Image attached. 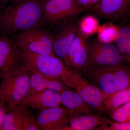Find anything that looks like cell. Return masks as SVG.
Here are the masks:
<instances>
[{
  "label": "cell",
  "instance_id": "6da1fadb",
  "mask_svg": "<svg viewBox=\"0 0 130 130\" xmlns=\"http://www.w3.org/2000/svg\"><path fill=\"white\" fill-rule=\"evenodd\" d=\"M44 0H17L0 11V31L4 36L38 27L43 23Z\"/></svg>",
  "mask_w": 130,
  "mask_h": 130
},
{
  "label": "cell",
  "instance_id": "7a4b0ae2",
  "mask_svg": "<svg viewBox=\"0 0 130 130\" xmlns=\"http://www.w3.org/2000/svg\"><path fill=\"white\" fill-rule=\"evenodd\" d=\"M102 93L103 101L130 86V70L121 65L88 68L81 73Z\"/></svg>",
  "mask_w": 130,
  "mask_h": 130
},
{
  "label": "cell",
  "instance_id": "3957f363",
  "mask_svg": "<svg viewBox=\"0 0 130 130\" xmlns=\"http://www.w3.org/2000/svg\"><path fill=\"white\" fill-rule=\"evenodd\" d=\"M29 72L23 66L13 74L2 78L0 101L8 109L17 107L28 95L30 87Z\"/></svg>",
  "mask_w": 130,
  "mask_h": 130
},
{
  "label": "cell",
  "instance_id": "277c9868",
  "mask_svg": "<svg viewBox=\"0 0 130 130\" xmlns=\"http://www.w3.org/2000/svg\"><path fill=\"white\" fill-rule=\"evenodd\" d=\"M61 77L68 87L75 89L76 92L94 110L99 113L105 111L101 91L80 73L66 66Z\"/></svg>",
  "mask_w": 130,
  "mask_h": 130
},
{
  "label": "cell",
  "instance_id": "5b68a950",
  "mask_svg": "<svg viewBox=\"0 0 130 130\" xmlns=\"http://www.w3.org/2000/svg\"><path fill=\"white\" fill-rule=\"evenodd\" d=\"M13 36V40L20 49L34 53L55 56L53 50L54 37L47 31L36 27Z\"/></svg>",
  "mask_w": 130,
  "mask_h": 130
},
{
  "label": "cell",
  "instance_id": "8992f818",
  "mask_svg": "<svg viewBox=\"0 0 130 130\" xmlns=\"http://www.w3.org/2000/svg\"><path fill=\"white\" fill-rule=\"evenodd\" d=\"M19 53L21 64L26 70L61 77L66 69L63 61L56 56L34 53L19 48Z\"/></svg>",
  "mask_w": 130,
  "mask_h": 130
},
{
  "label": "cell",
  "instance_id": "52a82bcc",
  "mask_svg": "<svg viewBox=\"0 0 130 130\" xmlns=\"http://www.w3.org/2000/svg\"><path fill=\"white\" fill-rule=\"evenodd\" d=\"M85 11L75 0H44L43 22L59 24L71 20Z\"/></svg>",
  "mask_w": 130,
  "mask_h": 130
},
{
  "label": "cell",
  "instance_id": "ba28073f",
  "mask_svg": "<svg viewBox=\"0 0 130 130\" xmlns=\"http://www.w3.org/2000/svg\"><path fill=\"white\" fill-rule=\"evenodd\" d=\"M89 59L85 70L97 67L118 66L124 60L125 57L111 43L95 42L89 44Z\"/></svg>",
  "mask_w": 130,
  "mask_h": 130
},
{
  "label": "cell",
  "instance_id": "9c48e42d",
  "mask_svg": "<svg viewBox=\"0 0 130 130\" xmlns=\"http://www.w3.org/2000/svg\"><path fill=\"white\" fill-rule=\"evenodd\" d=\"M22 67L15 42L3 35L0 38V76L2 78L8 76Z\"/></svg>",
  "mask_w": 130,
  "mask_h": 130
},
{
  "label": "cell",
  "instance_id": "30bf717a",
  "mask_svg": "<svg viewBox=\"0 0 130 130\" xmlns=\"http://www.w3.org/2000/svg\"><path fill=\"white\" fill-rule=\"evenodd\" d=\"M64 106H58L42 110L36 118L41 130H64L69 120L76 116Z\"/></svg>",
  "mask_w": 130,
  "mask_h": 130
},
{
  "label": "cell",
  "instance_id": "8fae6325",
  "mask_svg": "<svg viewBox=\"0 0 130 130\" xmlns=\"http://www.w3.org/2000/svg\"><path fill=\"white\" fill-rule=\"evenodd\" d=\"M89 59V44L79 31L70 46L63 61L66 66L71 67L80 73L86 69Z\"/></svg>",
  "mask_w": 130,
  "mask_h": 130
},
{
  "label": "cell",
  "instance_id": "7c38bea8",
  "mask_svg": "<svg viewBox=\"0 0 130 130\" xmlns=\"http://www.w3.org/2000/svg\"><path fill=\"white\" fill-rule=\"evenodd\" d=\"M28 71L29 72L30 78L29 90L27 96L45 90L55 91L61 93L69 89L61 77H54L36 71Z\"/></svg>",
  "mask_w": 130,
  "mask_h": 130
},
{
  "label": "cell",
  "instance_id": "4fadbf2b",
  "mask_svg": "<svg viewBox=\"0 0 130 130\" xmlns=\"http://www.w3.org/2000/svg\"><path fill=\"white\" fill-rule=\"evenodd\" d=\"M21 104L42 111L60 106L62 105V99L60 93L47 89L27 96Z\"/></svg>",
  "mask_w": 130,
  "mask_h": 130
},
{
  "label": "cell",
  "instance_id": "5bb4252c",
  "mask_svg": "<svg viewBox=\"0 0 130 130\" xmlns=\"http://www.w3.org/2000/svg\"><path fill=\"white\" fill-rule=\"evenodd\" d=\"M79 31L78 24L71 22L54 37L53 50L55 56L63 61Z\"/></svg>",
  "mask_w": 130,
  "mask_h": 130
},
{
  "label": "cell",
  "instance_id": "9a60e30c",
  "mask_svg": "<svg viewBox=\"0 0 130 130\" xmlns=\"http://www.w3.org/2000/svg\"><path fill=\"white\" fill-rule=\"evenodd\" d=\"M130 5V0H100L91 9L102 17L113 18L123 14Z\"/></svg>",
  "mask_w": 130,
  "mask_h": 130
},
{
  "label": "cell",
  "instance_id": "2e32d148",
  "mask_svg": "<svg viewBox=\"0 0 130 130\" xmlns=\"http://www.w3.org/2000/svg\"><path fill=\"white\" fill-rule=\"evenodd\" d=\"M29 108L21 104L15 108L8 109L1 130H24L25 123L31 113Z\"/></svg>",
  "mask_w": 130,
  "mask_h": 130
},
{
  "label": "cell",
  "instance_id": "e0dca14e",
  "mask_svg": "<svg viewBox=\"0 0 130 130\" xmlns=\"http://www.w3.org/2000/svg\"><path fill=\"white\" fill-rule=\"evenodd\" d=\"M109 119V118L93 113L78 115L70 119L64 130H93Z\"/></svg>",
  "mask_w": 130,
  "mask_h": 130
},
{
  "label": "cell",
  "instance_id": "ac0fdd59",
  "mask_svg": "<svg viewBox=\"0 0 130 130\" xmlns=\"http://www.w3.org/2000/svg\"><path fill=\"white\" fill-rule=\"evenodd\" d=\"M60 94L62 105L76 115L93 113L94 109L76 92L68 89Z\"/></svg>",
  "mask_w": 130,
  "mask_h": 130
},
{
  "label": "cell",
  "instance_id": "d6986e66",
  "mask_svg": "<svg viewBox=\"0 0 130 130\" xmlns=\"http://www.w3.org/2000/svg\"><path fill=\"white\" fill-rule=\"evenodd\" d=\"M130 101V86L114 93L104 101L105 110L110 111Z\"/></svg>",
  "mask_w": 130,
  "mask_h": 130
},
{
  "label": "cell",
  "instance_id": "ffe728a7",
  "mask_svg": "<svg viewBox=\"0 0 130 130\" xmlns=\"http://www.w3.org/2000/svg\"><path fill=\"white\" fill-rule=\"evenodd\" d=\"M116 46L126 59L130 58V28L123 27L119 29L116 41Z\"/></svg>",
  "mask_w": 130,
  "mask_h": 130
},
{
  "label": "cell",
  "instance_id": "44dd1931",
  "mask_svg": "<svg viewBox=\"0 0 130 130\" xmlns=\"http://www.w3.org/2000/svg\"><path fill=\"white\" fill-rule=\"evenodd\" d=\"M119 29L113 24L107 23L99 26L97 33L98 41L103 43H111L115 41Z\"/></svg>",
  "mask_w": 130,
  "mask_h": 130
},
{
  "label": "cell",
  "instance_id": "7402d4cb",
  "mask_svg": "<svg viewBox=\"0 0 130 130\" xmlns=\"http://www.w3.org/2000/svg\"><path fill=\"white\" fill-rule=\"evenodd\" d=\"M78 26L79 31L86 38L97 32L100 26L98 20L91 15L86 16L82 19Z\"/></svg>",
  "mask_w": 130,
  "mask_h": 130
},
{
  "label": "cell",
  "instance_id": "603a6c76",
  "mask_svg": "<svg viewBox=\"0 0 130 130\" xmlns=\"http://www.w3.org/2000/svg\"><path fill=\"white\" fill-rule=\"evenodd\" d=\"M109 111L111 118L114 121L119 122L130 121V101Z\"/></svg>",
  "mask_w": 130,
  "mask_h": 130
},
{
  "label": "cell",
  "instance_id": "cb8c5ba5",
  "mask_svg": "<svg viewBox=\"0 0 130 130\" xmlns=\"http://www.w3.org/2000/svg\"><path fill=\"white\" fill-rule=\"evenodd\" d=\"M96 130H130V121L119 122L109 119L102 125L94 128Z\"/></svg>",
  "mask_w": 130,
  "mask_h": 130
},
{
  "label": "cell",
  "instance_id": "d4e9b609",
  "mask_svg": "<svg viewBox=\"0 0 130 130\" xmlns=\"http://www.w3.org/2000/svg\"><path fill=\"white\" fill-rule=\"evenodd\" d=\"M100 0H76L77 3L85 11L91 9L97 4Z\"/></svg>",
  "mask_w": 130,
  "mask_h": 130
},
{
  "label": "cell",
  "instance_id": "484cf974",
  "mask_svg": "<svg viewBox=\"0 0 130 130\" xmlns=\"http://www.w3.org/2000/svg\"><path fill=\"white\" fill-rule=\"evenodd\" d=\"M8 110V108L6 105L0 101V130L2 126L4 117Z\"/></svg>",
  "mask_w": 130,
  "mask_h": 130
},
{
  "label": "cell",
  "instance_id": "4316f807",
  "mask_svg": "<svg viewBox=\"0 0 130 130\" xmlns=\"http://www.w3.org/2000/svg\"><path fill=\"white\" fill-rule=\"evenodd\" d=\"M17 0H0V11L4 9L9 3L16 1Z\"/></svg>",
  "mask_w": 130,
  "mask_h": 130
},
{
  "label": "cell",
  "instance_id": "83f0119b",
  "mask_svg": "<svg viewBox=\"0 0 130 130\" xmlns=\"http://www.w3.org/2000/svg\"><path fill=\"white\" fill-rule=\"evenodd\" d=\"M127 59L128 60V62H129L130 63V58H128V59Z\"/></svg>",
  "mask_w": 130,
  "mask_h": 130
},
{
  "label": "cell",
  "instance_id": "f1b7e54d",
  "mask_svg": "<svg viewBox=\"0 0 130 130\" xmlns=\"http://www.w3.org/2000/svg\"><path fill=\"white\" fill-rule=\"evenodd\" d=\"M75 1H76V0H75Z\"/></svg>",
  "mask_w": 130,
  "mask_h": 130
}]
</instances>
